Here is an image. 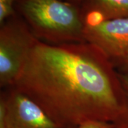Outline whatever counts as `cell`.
Segmentation results:
<instances>
[{
    "label": "cell",
    "mask_w": 128,
    "mask_h": 128,
    "mask_svg": "<svg viewBox=\"0 0 128 128\" xmlns=\"http://www.w3.org/2000/svg\"><path fill=\"white\" fill-rule=\"evenodd\" d=\"M119 76L125 96V106L122 115L114 124L118 128H128V75L119 73Z\"/></svg>",
    "instance_id": "obj_7"
},
{
    "label": "cell",
    "mask_w": 128,
    "mask_h": 128,
    "mask_svg": "<svg viewBox=\"0 0 128 128\" xmlns=\"http://www.w3.org/2000/svg\"><path fill=\"white\" fill-rule=\"evenodd\" d=\"M37 41L26 24L13 17L0 30V86H13Z\"/></svg>",
    "instance_id": "obj_3"
},
{
    "label": "cell",
    "mask_w": 128,
    "mask_h": 128,
    "mask_svg": "<svg viewBox=\"0 0 128 128\" xmlns=\"http://www.w3.org/2000/svg\"><path fill=\"white\" fill-rule=\"evenodd\" d=\"M0 128H66L39 105L13 88L0 100Z\"/></svg>",
    "instance_id": "obj_4"
},
{
    "label": "cell",
    "mask_w": 128,
    "mask_h": 128,
    "mask_svg": "<svg viewBox=\"0 0 128 128\" xmlns=\"http://www.w3.org/2000/svg\"><path fill=\"white\" fill-rule=\"evenodd\" d=\"M115 67L118 68V72L128 75V52L121 58L112 62Z\"/></svg>",
    "instance_id": "obj_10"
},
{
    "label": "cell",
    "mask_w": 128,
    "mask_h": 128,
    "mask_svg": "<svg viewBox=\"0 0 128 128\" xmlns=\"http://www.w3.org/2000/svg\"><path fill=\"white\" fill-rule=\"evenodd\" d=\"M77 128H118L112 122L104 121H88L81 124Z\"/></svg>",
    "instance_id": "obj_9"
},
{
    "label": "cell",
    "mask_w": 128,
    "mask_h": 128,
    "mask_svg": "<svg viewBox=\"0 0 128 128\" xmlns=\"http://www.w3.org/2000/svg\"><path fill=\"white\" fill-rule=\"evenodd\" d=\"M66 2H68L70 3H71V4L76 6L78 4H80V2H82V0H67Z\"/></svg>",
    "instance_id": "obj_11"
},
{
    "label": "cell",
    "mask_w": 128,
    "mask_h": 128,
    "mask_svg": "<svg viewBox=\"0 0 128 128\" xmlns=\"http://www.w3.org/2000/svg\"><path fill=\"white\" fill-rule=\"evenodd\" d=\"M18 7L39 41L53 45L86 42L83 17L76 5L62 0H21Z\"/></svg>",
    "instance_id": "obj_2"
},
{
    "label": "cell",
    "mask_w": 128,
    "mask_h": 128,
    "mask_svg": "<svg viewBox=\"0 0 128 128\" xmlns=\"http://www.w3.org/2000/svg\"><path fill=\"white\" fill-rule=\"evenodd\" d=\"M18 0H0V24L1 26L15 14L14 4Z\"/></svg>",
    "instance_id": "obj_8"
},
{
    "label": "cell",
    "mask_w": 128,
    "mask_h": 128,
    "mask_svg": "<svg viewBox=\"0 0 128 128\" xmlns=\"http://www.w3.org/2000/svg\"><path fill=\"white\" fill-rule=\"evenodd\" d=\"M12 88L66 128L88 121L115 123L125 106L115 66L88 42L53 45L37 39Z\"/></svg>",
    "instance_id": "obj_1"
},
{
    "label": "cell",
    "mask_w": 128,
    "mask_h": 128,
    "mask_svg": "<svg viewBox=\"0 0 128 128\" xmlns=\"http://www.w3.org/2000/svg\"><path fill=\"white\" fill-rule=\"evenodd\" d=\"M84 38L114 62L128 52V18L85 24Z\"/></svg>",
    "instance_id": "obj_5"
},
{
    "label": "cell",
    "mask_w": 128,
    "mask_h": 128,
    "mask_svg": "<svg viewBox=\"0 0 128 128\" xmlns=\"http://www.w3.org/2000/svg\"><path fill=\"white\" fill-rule=\"evenodd\" d=\"M83 13L85 24L127 18L128 0H84Z\"/></svg>",
    "instance_id": "obj_6"
}]
</instances>
